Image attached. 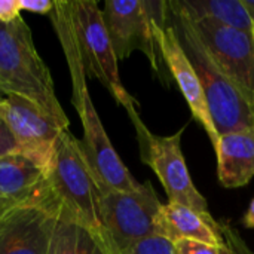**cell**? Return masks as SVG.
I'll return each instance as SVG.
<instances>
[{
    "instance_id": "cell-4",
    "label": "cell",
    "mask_w": 254,
    "mask_h": 254,
    "mask_svg": "<svg viewBox=\"0 0 254 254\" xmlns=\"http://www.w3.org/2000/svg\"><path fill=\"white\" fill-rule=\"evenodd\" d=\"M0 92L27 98L68 129L70 121L57 98L49 68L22 16L9 24L0 22Z\"/></svg>"
},
{
    "instance_id": "cell-23",
    "label": "cell",
    "mask_w": 254,
    "mask_h": 254,
    "mask_svg": "<svg viewBox=\"0 0 254 254\" xmlns=\"http://www.w3.org/2000/svg\"><path fill=\"white\" fill-rule=\"evenodd\" d=\"M21 6L19 0H0V22L9 24L19 18Z\"/></svg>"
},
{
    "instance_id": "cell-5",
    "label": "cell",
    "mask_w": 254,
    "mask_h": 254,
    "mask_svg": "<svg viewBox=\"0 0 254 254\" xmlns=\"http://www.w3.org/2000/svg\"><path fill=\"white\" fill-rule=\"evenodd\" d=\"M67 12L85 76L97 79L129 116L137 113V101L121 82L118 58L98 4L92 0L67 1Z\"/></svg>"
},
{
    "instance_id": "cell-16",
    "label": "cell",
    "mask_w": 254,
    "mask_h": 254,
    "mask_svg": "<svg viewBox=\"0 0 254 254\" xmlns=\"http://www.w3.org/2000/svg\"><path fill=\"white\" fill-rule=\"evenodd\" d=\"M179 4L193 21L211 19L241 31L253 33V21L241 0H179Z\"/></svg>"
},
{
    "instance_id": "cell-1",
    "label": "cell",
    "mask_w": 254,
    "mask_h": 254,
    "mask_svg": "<svg viewBox=\"0 0 254 254\" xmlns=\"http://www.w3.org/2000/svg\"><path fill=\"white\" fill-rule=\"evenodd\" d=\"M103 188L80 140L67 129L57 141L33 204L43 207L54 217L73 222L89 231L106 254H121L103 223L100 205Z\"/></svg>"
},
{
    "instance_id": "cell-20",
    "label": "cell",
    "mask_w": 254,
    "mask_h": 254,
    "mask_svg": "<svg viewBox=\"0 0 254 254\" xmlns=\"http://www.w3.org/2000/svg\"><path fill=\"white\" fill-rule=\"evenodd\" d=\"M220 229H222L225 246L228 249V254H254L246 246V243H243V240L237 234V231L232 229L229 225H225V223L220 222Z\"/></svg>"
},
{
    "instance_id": "cell-14",
    "label": "cell",
    "mask_w": 254,
    "mask_h": 254,
    "mask_svg": "<svg viewBox=\"0 0 254 254\" xmlns=\"http://www.w3.org/2000/svg\"><path fill=\"white\" fill-rule=\"evenodd\" d=\"M217 176L225 188H241L254 177V128L219 135Z\"/></svg>"
},
{
    "instance_id": "cell-11",
    "label": "cell",
    "mask_w": 254,
    "mask_h": 254,
    "mask_svg": "<svg viewBox=\"0 0 254 254\" xmlns=\"http://www.w3.org/2000/svg\"><path fill=\"white\" fill-rule=\"evenodd\" d=\"M3 112L16 143V153L45 173L60 135L67 129L36 104L19 95L4 97Z\"/></svg>"
},
{
    "instance_id": "cell-2",
    "label": "cell",
    "mask_w": 254,
    "mask_h": 254,
    "mask_svg": "<svg viewBox=\"0 0 254 254\" xmlns=\"http://www.w3.org/2000/svg\"><path fill=\"white\" fill-rule=\"evenodd\" d=\"M51 19L63 45V51L65 54L73 79V104L83 127V140L80 143L91 164V168L104 188L122 192L137 190L141 183L132 177V174L119 158L91 100L85 82V71L68 19L67 1H55L54 10L51 12Z\"/></svg>"
},
{
    "instance_id": "cell-17",
    "label": "cell",
    "mask_w": 254,
    "mask_h": 254,
    "mask_svg": "<svg viewBox=\"0 0 254 254\" xmlns=\"http://www.w3.org/2000/svg\"><path fill=\"white\" fill-rule=\"evenodd\" d=\"M48 254H106V252L89 231L55 217Z\"/></svg>"
},
{
    "instance_id": "cell-24",
    "label": "cell",
    "mask_w": 254,
    "mask_h": 254,
    "mask_svg": "<svg viewBox=\"0 0 254 254\" xmlns=\"http://www.w3.org/2000/svg\"><path fill=\"white\" fill-rule=\"evenodd\" d=\"M243 223H244L246 228L254 229V198L250 201V205H249V208H247V213L244 214Z\"/></svg>"
},
{
    "instance_id": "cell-7",
    "label": "cell",
    "mask_w": 254,
    "mask_h": 254,
    "mask_svg": "<svg viewBox=\"0 0 254 254\" xmlns=\"http://www.w3.org/2000/svg\"><path fill=\"white\" fill-rule=\"evenodd\" d=\"M100 205L103 223L119 253L155 235L153 222L161 201L150 182L141 183L132 192L103 188Z\"/></svg>"
},
{
    "instance_id": "cell-15",
    "label": "cell",
    "mask_w": 254,
    "mask_h": 254,
    "mask_svg": "<svg viewBox=\"0 0 254 254\" xmlns=\"http://www.w3.org/2000/svg\"><path fill=\"white\" fill-rule=\"evenodd\" d=\"M43 171L27 158L13 153L0 158V216L15 207L33 204Z\"/></svg>"
},
{
    "instance_id": "cell-18",
    "label": "cell",
    "mask_w": 254,
    "mask_h": 254,
    "mask_svg": "<svg viewBox=\"0 0 254 254\" xmlns=\"http://www.w3.org/2000/svg\"><path fill=\"white\" fill-rule=\"evenodd\" d=\"M121 254H174V246L159 235H150Z\"/></svg>"
},
{
    "instance_id": "cell-10",
    "label": "cell",
    "mask_w": 254,
    "mask_h": 254,
    "mask_svg": "<svg viewBox=\"0 0 254 254\" xmlns=\"http://www.w3.org/2000/svg\"><path fill=\"white\" fill-rule=\"evenodd\" d=\"M192 22L213 60L254 109L253 33L241 31L211 19H192Z\"/></svg>"
},
{
    "instance_id": "cell-3",
    "label": "cell",
    "mask_w": 254,
    "mask_h": 254,
    "mask_svg": "<svg viewBox=\"0 0 254 254\" xmlns=\"http://www.w3.org/2000/svg\"><path fill=\"white\" fill-rule=\"evenodd\" d=\"M170 22L202 85L219 135L254 128V109L213 60L189 15L177 0L168 1Z\"/></svg>"
},
{
    "instance_id": "cell-25",
    "label": "cell",
    "mask_w": 254,
    "mask_h": 254,
    "mask_svg": "<svg viewBox=\"0 0 254 254\" xmlns=\"http://www.w3.org/2000/svg\"><path fill=\"white\" fill-rule=\"evenodd\" d=\"M241 3H243V6L246 7V10H247V13H249V16H250V19L253 21L254 24V0H241Z\"/></svg>"
},
{
    "instance_id": "cell-9",
    "label": "cell",
    "mask_w": 254,
    "mask_h": 254,
    "mask_svg": "<svg viewBox=\"0 0 254 254\" xmlns=\"http://www.w3.org/2000/svg\"><path fill=\"white\" fill-rule=\"evenodd\" d=\"M152 30L162 61L168 68V73L174 77L185 100L188 101L193 119L204 128L213 144V149L216 150L219 144V134L213 124L199 77L196 76L170 22L168 1H153Z\"/></svg>"
},
{
    "instance_id": "cell-6",
    "label": "cell",
    "mask_w": 254,
    "mask_h": 254,
    "mask_svg": "<svg viewBox=\"0 0 254 254\" xmlns=\"http://www.w3.org/2000/svg\"><path fill=\"white\" fill-rule=\"evenodd\" d=\"M129 118L137 131L141 161L158 176L168 196V202L182 204L204 216H211L208 202L195 188L186 165L182 150L185 128L171 135H155L143 124L138 113H134Z\"/></svg>"
},
{
    "instance_id": "cell-19",
    "label": "cell",
    "mask_w": 254,
    "mask_h": 254,
    "mask_svg": "<svg viewBox=\"0 0 254 254\" xmlns=\"http://www.w3.org/2000/svg\"><path fill=\"white\" fill-rule=\"evenodd\" d=\"M173 246H174V254H228L226 246L216 247L193 240H180L173 243Z\"/></svg>"
},
{
    "instance_id": "cell-21",
    "label": "cell",
    "mask_w": 254,
    "mask_h": 254,
    "mask_svg": "<svg viewBox=\"0 0 254 254\" xmlns=\"http://www.w3.org/2000/svg\"><path fill=\"white\" fill-rule=\"evenodd\" d=\"M16 152H18L16 143H15V138H13V135L7 127L4 112H3V103H1L0 104V158L7 156V155H13Z\"/></svg>"
},
{
    "instance_id": "cell-26",
    "label": "cell",
    "mask_w": 254,
    "mask_h": 254,
    "mask_svg": "<svg viewBox=\"0 0 254 254\" xmlns=\"http://www.w3.org/2000/svg\"><path fill=\"white\" fill-rule=\"evenodd\" d=\"M3 98H4V97H3V95H0V104L3 103Z\"/></svg>"
},
{
    "instance_id": "cell-12",
    "label": "cell",
    "mask_w": 254,
    "mask_h": 254,
    "mask_svg": "<svg viewBox=\"0 0 254 254\" xmlns=\"http://www.w3.org/2000/svg\"><path fill=\"white\" fill-rule=\"evenodd\" d=\"M55 217L40 205L15 207L0 216V254H48Z\"/></svg>"
},
{
    "instance_id": "cell-22",
    "label": "cell",
    "mask_w": 254,
    "mask_h": 254,
    "mask_svg": "<svg viewBox=\"0 0 254 254\" xmlns=\"http://www.w3.org/2000/svg\"><path fill=\"white\" fill-rule=\"evenodd\" d=\"M21 10L31 12V13H39V15H51L54 10L55 1L49 0H19Z\"/></svg>"
},
{
    "instance_id": "cell-13",
    "label": "cell",
    "mask_w": 254,
    "mask_h": 254,
    "mask_svg": "<svg viewBox=\"0 0 254 254\" xmlns=\"http://www.w3.org/2000/svg\"><path fill=\"white\" fill-rule=\"evenodd\" d=\"M153 226L155 235H159L171 243L193 240L216 247L225 246L220 222H217L213 216H204L182 204H161Z\"/></svg>"
},
{
    "instance_id": "cell-8",
    "label": "cell",
    "mask_w": 254,
    "mask_h": 254,
    "mask_svg": "<svg viewBox=\"0 0 254 254\" xmlns=\"http://www.w3.org/2000/svg\"><path fill=\"white\" fill-rule=\"evenodd\" d=\"M103 21L109 33L118 61H125L134 51H141L156 76L168 85L162 57L153 37V1L152 0H107Z\"/></svg>"
},
{
    "instance_id": "cell-27",
    "label": "cell",
    "mask_w": 254,
    "mask_h": 254,
    "mask_svg": "<svg viewBox=\"0 0 254 254\" xmlns=\"http://www.w3.org/2000/svg\"><path fill=\"white\" fill-rule=\"evenodd\" d=\"M253 39H254V27H253Z\"/></svg>"
}]
</instances>
